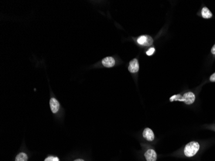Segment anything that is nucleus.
I'll return each mask as SVG.
<instances>
[{
	"mask_svg": "<svg viewBox=\"0 0 215 161\" xmlns=\"http://www.w3.org/2000/svg\"><path fill=\"white\" fill-rule=\"evenodd\" d=\"M211 53L214 55H215V44L214 45V46L212 47V49H211Z\"/></svg>",
	"mask_w": 215,
	"mask_h": 161,
	"instance_id": "nucleus-14",
	"label": "nucleus"
},
{
	"mask_svg": "<svg viewBox=\"0 0 215 161\" xmlns=\"http://www.w3.org/2000/svg\"><path fill=\"white\" fill-rule=\"evenodd\" d=\"M27 155L25 153H19L16 157L15 161H27Z\"/></svg>",
	"mask_w": 215,
	"mask_h": 161,
	"instance_id": "nucleus-10",
	"label": "nucleus"
},
{
	"mask_svg": "<svg viewBox=\"0 0 215 161\" xmlns=\"http://www.w3.org/2000/svg\"><path fill=\"white\" fill-rule=\"evenodd\" d=\"M44 161H60L59 159L57 157H52L50 156L47 157L46 159L44 160Z\"/></svg>",
	"mask_w": 215,
	"mask_h": 161,
	"instance_id": "nucleus-11",
	"label": "nucleus"
},
{
	"mask_svg": "<svg viewBox=\"0 0 215 161\" xmlns=\"http://www.w3.org/2000/svg\"><path fill=\"white\" fill-rule=\"evenodd\" d=\"M145 158L147 161H156L157 160V153L153 150H148L144 154Z\"/></svg>",
	"mask_w": 215,
	"mask_h": 161,
	"instance_id": "nucleus-7",
	"label": "nucleus"
},
{
	"mask_svg": "<svg viewBox=\"0 0 215 161\" xmlns=\"http://www.w3.org/2000/svg\"><path fill=\"white\" fill-rule=\"evenodd\" d=\"M195 100V95L193 92H187L183 96L180 95H175L172 96L170 98V101H183L187 105H191L194 102Z\"/></svg>",
	"mask_w": 215,
	"mask_h": 161,
	"instance_id": "nucleus-1",
	"label": "nucleus"
},
{
	"mask_svg": "<svg viewBox=\"0 0 215 161\" xmlns=\"http://www.w3.org/2000/svg\"><path fill=\"white\" fill-rule=\"evenodd\" d=\"M138 44L142 46H150L153 43V40L151 36L147 35L140 36L137 39Z\"/></svg>",
	"mask_w": 215,
	"mask_h": 161,
	"instance_id": "nucleus-3",
	"label": "nucleus"
},
{
	"mask_svg": "<svg viewBox=\"0 0 215 161\" xmlns=\"http://www.w3.org/2000/svg\"><path fill=\"white\" fill-rule=\"evenodd\" d=\"M200 149V145L197 142L193 141L188 143L184 148V154L186 157H191L198 151Z\"/></svg>",
	"mask_w": 215,
	"mask_h": 161,
	"instance_id": "nucleus-2",
	"label": "nucleus"
},
{
	"mask_svg": "<svg viewBox=\"0 0 215 161\" xmlns=\"http://www.w3.org/2000/svg\"><path fill=\"white\" fill-rule=\"evenodd\" d=\"M74 161H84V160H83V159H76V160H75Z\"/></svg>",
	"mask_w": 215,
	"mask_h": 161,
	"instance_id": "nucleus-15",
	"label": "nucleus"
},
{
	"mask_svg": "<svg viewBox=\"0 0 215 161\" xmlns=\"http://www.w3.org/2000/svg\"><path fill=\"white\" fill-rule=\"evenodd\" d=\"M202 16L205 19H209L212 17L213 14L205 6V7H204L202 10Z\"/></svg>",
	"mask_w": 215,
	"mask_h": 161,
	"instance_id": "nucleus-9",
	"label": "nucleus"
},
{
	"mask_svg": "<svg viewBox=\"0 0 215 161\" xmlns=\"http://www.w3.org/2000/svg\"><path fill=\"white\" fill-rule=\"evenodd\" d=\"M142 135L146 140L149 141H153L155 138L153 132L151 130L150 128H148L144 129V130L143 131Z\"/></svg>",
	"mask_w": 215,
	"mask_h": 161,
	"instance_id": "nucleus-8",
	"label": "nucleus"
},
{
	"mask_svg": "<svg viewBox=\"0 0 215 161\" xmlns=\"http://www.w3.org/2000/svg\"><path fill=\"white\" fill-rule=\"evenodd\" d=\"M155 51V48H150L146 52V54L148 56H152V55H153L154 54Z\"/></svg>",
	"mask_w": 215,
	"mask_h": 161,
	"instance_id": "nucleus-12",
	"label": "nucleus"
},
{
	"mask_svg": "<svg viewBox=\"0 0 215 161\" xmlns=\"http://www.w3.org/2000/svg\"><path fill=\"white\" fill-rule=\"evenodd\" d=\"M210 81L211 82H215V73H214L211 77H210Z\"/></svg>",
	"mask_w": 215,
	"mask_h": 161,
	"instance_id": "nucleus-13",
	"label": "nucleus"
},
{
	"mask_svg": "<svg viewBox=\"0 0 215 161\" xmlns=\"http://www.w3.org/2000/svg\"><path fill=\"white\" fill-rule=\"evenodd\" d=\"M50 106L52 113H56L59 111V109H60V102H58L56 98H51L50 100Z\"/></svg>",
	"mask_w": 215,
	"mask_h": 161,
	"instance_id": "nucleus-6",
	"label": "nucleus"
},
{
	"mask_svg": "<svg viewBox=\"0 0 215 161\" xmlns=\"http://www.w3.org/2000/svg\"><path fill=\"white\" fill-rule=\"evenodd\" d=\"M102 65L106 68H112L115 66V61L112 57H107L104 58L102 61Z\"/></svg>",
	"mask_w": 215,
	"mask_h": 161,
	"instance_id": "nucleus-5",
	"label": "nucleus"
},
{
	"mask_svg": "<svg viewBox=\"0 0 215 161\" xmlns=\"http://www.w3.org/2000/svg\"><path fill=\"white\" fill-rule=\"evenodd\" d=\"M139 70V64L138 60L135 58V59H133V60H132L131 61L129 62V67H128V70L131 73L135 74V73L138 72Z\"/></svg>",
	"mask_w": 215,
	"mask_h": 161,
	"instance_id": "nucleus-4",
	"label": "nucleus"
}]
</instances>
